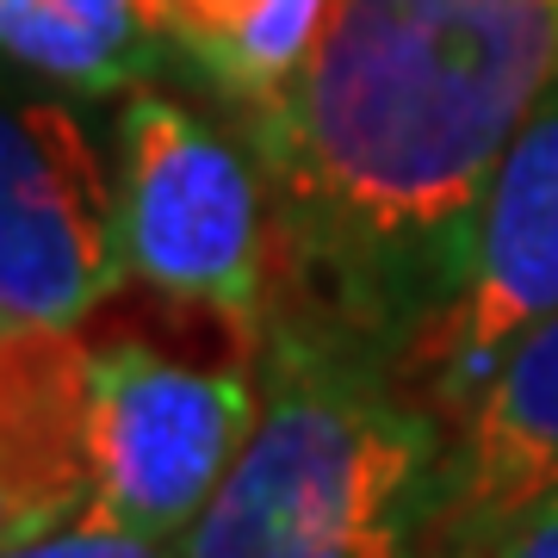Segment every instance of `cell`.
Returning a JSON list of instances; mask_svg holds the SVG:
<instances>
[{
  "label": "cell",
  "instance_id": "obj_10",
  "mask_svg": "<svg viewBox=\"0 0 558 558\" xmlns=\"http://www.w3.org/2000/svg\"><path fill=\"white\" fill-rule=\"evenodd\" d=\"M336 0H156L161 32L236 112L267 106L311 57Z\"/></svg>",
  "mask_w": 558,
  "mask_h": 558
},
{
  "label": "cell",
  "instance_id": "obj_5",
  "mask_svg": "<svg viewBox=\"0 0 558 558\" xmlns=\"http://www.w3.org/2000/svg\"><path fill=\"white\" fill-rule=\"evenodd\" d=\"M131 279L119 168L57 100L0 124V336L81 329Z\"/></svg>",
  "mask_w": 558,
  "mask_h": 558
},
{
  "label": "cell",
  "instance_id": "obj_11",
  "mask_svg": "<svg viewBox=\"0 0 558 558\" xmlns=\"http://www.w3.org/2000/svg\"><path fill=\"white\" fill-rule=\"evenodd\" d=\"M7 558H174V539L137 534V527L106 515H81L50 527V534L7 539Z\"/></svg>",
  "mask_w": 558,
  "mask_h": 558
},
{
  "label": "cell",
  "instance_id": "obj_7",
  "mask_svg": "<svg viewBox=\"0 0 558 558\" xmlns=\"http://www.w3.org/2000/svg\"><path fill=\"white\" fill-rule=\"evenodd\" d=\"M558 490V317L497 360L447 416V497L428 558H484L490 539Z\"/></svg>",
  "mask_w": 558,
  "mask_h": 558
},
{
  "label": "cell",
  "instance_id": "obj_4",
  "mask_svg": "<svg viewBox=\"0 0 558 558\" xmlns=\"http://www.w3.org/2000/svg\"><path fill=\"white\" fill-rule=\"evenodd\" d=\"M255 354L186 360L149 336L87 341V472L94 515L180 539L255 428Z\"/></svg>",
  "mask_w": 558,
  "mask_h": 558
},
{
  "label": "cell",
  "instance_id": "obj_12",
  "mask_svg": "<svg viewBox=\"0 0 558 558\" xmlns=\"http://www.w3.org/2000/svg\"><path fill=\"white\" fill-rule=\"evenodd\" d=\"M484 558H558V490L539 497L534 509H521V515L490 539Z\"/></svg>",
  "mask_w": 558,
  "mask_h": 558
},
{
  "label": "cell",
  "instance_id": "obj_1",
  "mask_svg": "<svg viewBox=\"0 0 558 558\" xmlns=\"http://www.w3.org/2000/svg\"><path fill=\"white\" fill-rule=\"evenodd\" d=\"M553 81L558 0H336L299 75L242 112L274 199L279 292L403 366Z\"/></svg>",
  "mask_w": 558,
  "mask_h": 558
},
{
  "label": "cell",
  "instance_id": "obj_2",
  "mask_svg": "<svg viewBox=\"0 0 558 558\" xmlns=\"http://www.w3.org/2000/svg\"><path fill=\"white\" fill-rule=\"evenodd\" d=\"M255 379V428L174 558H428L447 497V416L398 360L274 292Z\"/></svg>",
  "mask_w": 558,
  "mask_h": 558
},
{
  "label": "cell",
  "instance_id": "obj_8",
  "mask_svg": "<svg viewBox=\"0 0 558 558\" xmlns=\"http://www.w3.org/2000/svg\"><path fill=\"white\" fill-rule=\"evenodd\" d=\"M87 341L81 329L7 336L0 366V527L7 539L50 534L94 515L87 472Z\"/></svg>",
  "mask_w": 558,
  "mask_h": 558
},
{
  "label": "cell",
  "instance_id": "obj_6",
  "mask_svg": "<svg viewBox=\"0 0 558 558\" xmlns=\"http://www.w3.org/2000/svg\"><path fill=\"white\" fill-rule=\"evenodd\" d=\"M558 317V81L515 131L478 205L453 299L403 360V379L453 416L497 360Z\"/></svg>",
  "mask_w": 558,
  "mask_h": 558
},
{
  "label": "cell",
  "instance_id": "obj_9",
  "mask_svg": "<svg viewBox=\"0 0 558 558\" xmlns=\"http://www.w3.org/2000/svg\"><path fill=\"white\" fill-rule=\"evenodd\" d=\"M0 38L69 94H137L174 57L156 0H0Z\"/></svg>",
  "mask_w": 558,
  "mask_h": 558
},
{
  "label": "cell",
  "instance_id": "obj_3",
  "mask_svg": "<svg viewBox=\"0 0 558 558\" xmlns=\"http://www.w3.org/2000/svg\"><path fill=\"white\" fill-rule=\"evenodd\" d=\"M112 168L131 279L255 348L279 292L274 199L255 149L193 106L137 87L124 94Z\"/></svg>",
  "mask_w": 558,
  "mask_h": 558
}]
</instances>
